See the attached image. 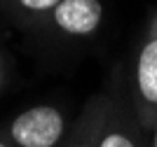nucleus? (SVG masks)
I'll list each match as a JSON object with an SVG mask.
<instances>
[{"label":"nucleus","mask_w":157,"mask_h":147,"mask_svg":"<svg viewBox=\"0 0 157 147\" xmlns=\"http://www.w3.org/2000/svg\"><path fill=\"white\" fill-rule=\"evenodd\" d=\"M0 147H10V145H5V142H2V140H0Z\"/></svg>","instance_id":"nucleus-8"},{"label":"nucleus","mask_w":157,"mask_h":147,"mask_svg":"<svg viewBox=\"0 0 157 147\" xmlns=\"http://www.w3.org/2000/svg\"><path fill=\"white\" fill-rule=\"evenodd\" d=\"M61 0H19V5L28 12H35V14H42V12H52L54 7L59 5Z\"/></svg>","instance_id":"nucleus-6"},{"label":"nucleus","mask_w":157,"mask_h":147,"mask_svg":"<svg viewBox=\"0 0 157 147\" xmlns=\"http://www.w3.org/2000/svg\"><path fill=\"white\" fill-rule=\"evenodd\" d=\"M150 147H157V124L152 126V133H150Z\"/></svg>","instance_id":"nucleus-7"},{"label":"nucleus","mask_w":157,"mask_h":147,"mask_svg":"<svg viewBox=\"0 0 157 147\" xmlns=\"http://www.w3.org/2000/svg\"><path fill=\"white\" fill-rule=\"evenodd\" d=\"M96 147H145V140L136 124L127 122L124 115L115 112L101 119Z\"/></svg>","instance_id":"nucleus-4"},{"label":"nucleus","mask_w":157,"mask_h":147,"mask_svg":"<svg viewBox=\"0 0 157 147\" xmlns=\"http://www.w3.org/2000/svg\"><path fill=\"white\" fill-rule=\"evenodd\" d=\"M66 135V119L52 105H35L12 119L10 140L14 147H56Z\"/></svg>","instance_id":"nucleus-1"},{"label":"nucleus","mask_w":157,"mask_h":147,"mask_svg":"<svg viewBox=\"0 0 157 147\" xmlns=\"http://www.w3.org/2000/svg\"><path fill=\"white\" fill-rule=\"evenodd\" d=\"M52 12L54 24L68 35H89L103 19L101 0H61Z\"/></svg>","instance_id":"nucleus-2"},{"label":"nucleus","mask_w":157,"mask_h":147,"mask_svg":"<svg viewBox=\"0 0 157 147\" xmlns=\"http://www.w3.org/2000/svg\"><path fill=\"white\" fill-rule=\"evenodd\" d=\"M98 128H101V119H98V124L85 122L82 126L78 128V131H75V135H73V138L66 142L63 147H96Z\"/></svg>","instance_id":"nucleus-5"},{"label":"nucleus","mask_w":157,"mask_h":147,"mask_svg":"<svg viewBox=\"0 0 157 147\" xmlns=\"http://www.w3.org/2000/svg\"><path fill=\"white\" fill-rule=\"evenodd\" d=\"M0 84H2V75H0Z\"/></svg>","instance_id":"nucleus-9"},{"label":"nucleus","mask_w":157,"mask_h":147,"mask_svg":"<svg viewBox=\"0 0 157 147\" xmlns=\"http://www.w3.org/2000/svg\"><path fill=\"white\" fill-rule=\"evenodd\" d=\"M136 91L138 101L143 103V124H157V35L148 40L143 49L138 51L136 61Z\"/></svg>","instance_id":"nucleus-3"}]
</instances>
